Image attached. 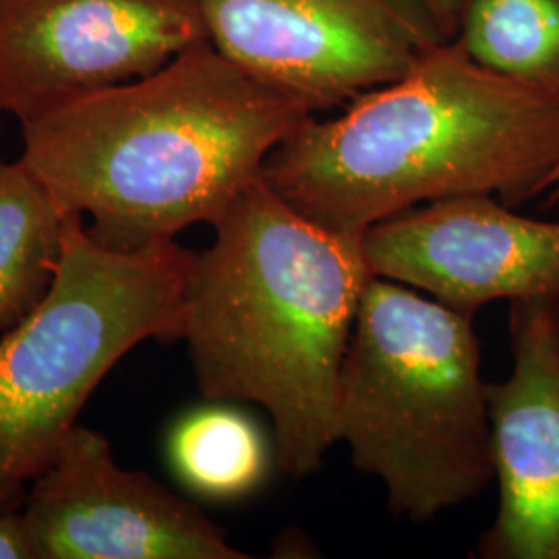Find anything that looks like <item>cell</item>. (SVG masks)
Instances as JSON below:
<instances>
[{
    "label": "cell",
    "instance_id": "6da1fadb",
    "mask_svg": "<svg viewBox=\"0 0 559 559\" xmlns=\"http://www.w3.org/2000/svg\"><path fill=\"white\" fill-rule=\"evenodd\" d=\"M309 115L201 41L23 122L20 160L94 239L140 249L212 226Z\"/></svg>",
    "mask_w": 559,
    "mask_h": 559
},
{
    "label": "cell",
    "instance_id": "ba28073f",
    "mask_svg": "<svg viewBox=\"0 0 559 559\" xmlns=\"http://www.w3.org/2000/svg\"><path fill=\"white\" fill-rule=\"evenodd\" d=\"M34 559H245L226 531L160 480L122 468L100 431L75 425L27 489Z\"/></svg>",
    "mask_w": 559,
    "mask_h": 559
},
{
    "label": "cell",
    "instance_id": "3957f363",
    "mask_svg": "<svg viewBox=\"0 0 559 559\" xmlns=\"http://www.w3.org/2000/svg\"><path fill=\"white\" fill-rule=\"evenodd\" d=\"M182 297L180 340L203 399L253 402L280 468L318 473L340 441L342 365L365 286L360 240L309 221L263 180L212 224Z\"/></svg>",
    "mask_w": 559,
    "mask_h": 559
},
{
    "label": "cell",
    "instance_id": "8992f818",
    "mask_svg": "<svg viewBox=\"0 0 559 559\" xmlns=\"http://www.w3.org/2000/svg\"><path fill=\"white\" fill-rule=\"evenodd\" d=\"M207 41L313 115L399 80L441 34L425 0H193Z\"/></svg>",
    "mask_w": 559,
    "mask_h": 559
},
{
    "label": "cell",
    "instance_id": "ac0fdd59",
    "mask_svg": "<svg viewBox=\"0 0 559 559\" xmlns=\"http://www.w3.org/2000/svg\"><path fill=\"white\" fill-rule=\"evenodd\" d=\"M2 115H4V112H2V110H0V117H2Z\"/></svg>",
    "mask_w": 559,
    "mask_h": 559
},
{
    "label": "cell",
    "instance_id": "277c9868",
    "mask_svg": "<svg viewBox=\"0 0 559 559\" xmlns=\"http://www.w3.org/2000/svg\"><path fill=\"white\" fill-rule=\"evenodd\" d=\"M338 425L400 519L479 498L496 466L473 316L371 276L342 365Z\"/></svg>",
    "mask_w": 559,
    "mask_h": 559
},
{
    "label": "cell",
    "instance_id": "8fae6325",
    "mask_svg": "<svg viewBox=\"0 0 559 559\" xmlns=\"http://www.w3.org/2000/svg\"><path fill=\"white\" fill-rule=\"evenodd\" d=\"M71 216L23 162L0 160V336L50 293Z\"/></svg>",
    "mask_w": 559,
    "mask_h": 559
},
{
    "label": "cell",
    "instance_id": "9c48e42d",
    "mask_svg": "<svg viewBox=\"0 0 559 559\" xmlns=\"http://www.w3.org/2000/svg\"><path fill=\"white\" fill-rule=\"evenodd\" d=\"M373 276L475 316L496 300L559 297V221L520 216L496 195L423 203L360 239Z\"/></svg>",
    "mask_w": 559,
    "mask_h": 559
},
{
    "label": "cell",
    "instance_id": "52a82bcc",
    "mask_svg": "<svg viewBox=\"0 0 559 559\" xmlns=\"http://www.w3.org/2000/svg\"><path fill=\"white\" fill-rule=\"evenodd\" d=\"M201 41L193 0H0V110L23 124Z\"/></svg>",
    "mask_w": 559,
    "mask_h": 559
},
{
    "label": "cell",
    "instance_id": "2e32d148",
    "mask_svg": "<svg viewBox=\"0 0 559 559\" xmlns=\"http://www.w3.org/2000/svg\"><path fill=\"white\" fill-rule=\"evenodd\" d=\"M559 205V166L558 170L554 173V177L547 185V191L543 193V210H551V207H558Z\"/></svg>",
    "mask_w": 559,
    "mask_h": 559
},
{
    "label": "cell",
    "instance_id": "5b68a950",
    "mask_svg": "<svg viewBox=\"0 0 559 559\" xmlns=\"http://www.w3.org/2000/svg\"><path fill=\"white\" fill-rule=\"evenodd\" d=\"M193 258L175 239L115 249L69 218L50 293L0 336V514L21 510L124 355L145 340H180Z\"/></svg>",
    "mask_w": 559,
    "mask_h": 559
},
{
    "label": "cell",
    "instance_id": "9a60e30c",
    "mask_svg": "<svg viewBox=\"0 0 559 559\" xmlns=\"http://www.w3.org/2000/svg\"><path fill=\"white\" fill-rule=\"evenodd\" d=\"M433 20L438 23L441 34L450 40L459 34L460 21L464 15L468 0H425Z\"/></svg>",
    "mask_w": 559,
    "mask_h": 559
},
{
    "label": "cell",
    "instance_id": "5bb4252c",
    "mask_svg": "<svg viewBox=\"0 0 559 559\" xmlns=\"http://www.w3.org/2000/svg\"><path fill=\"white\" fill-rule=\"evenodd\" d=\"M0 559H34L20 510L0 514Z\"/></svg>",
    "mask_w": 559,
    "mask_h": 559
},
{
    "label": "cell",
    "instance_id": "30bf717a",
    "mask_svg": "<svg viewBox=\"0 0 559 559\" xmlns=\"http://www.w3.org/2000/svg\"><path fill=\"white\" fill-rule=\"evenodd\" d=\"M512 371L487 381L498 514L480 559H559L558 297L510 302Z\"/></svg>",
    "mask_w": 559,
    "mask_h": 559
},
{
    "label": "cell",
    "instance_id": "7a4b0ae2",
    "mask_svg": "<svg viewBox=\"0 0 559 559\" xmlns=\"http://www.w3.org/2000/svg\"><path fill=\"white\" fill-rule=\"evenodd\" d=\"M558 166V92L500 75L450 38L336 119L309 115L263 180L309 221L360 240L431 201L485 193L524 205Z\"/></svg>",
    "mask_w": 559,
    "mask_h": 559
},
{
    "label": "cell",
    "instance_id": "7c38bea8",
    "mask_svg": "<svg viewBox=\"0 0 559 559\" xmlns=\"http://www.w3.org/2000/svg\"><path fill=\"white\" fill-rule=\"evenodd\" d=\"M454 38L483 67L559 94V0H468Z\"/></svg>",
    "mask_w": 559,
    "mask_h": 559
},
{
    "label": "cell",
    "instance_id": "e0dca14e",
    "mask_svg": "<svg viewBox=\"0 0 559 559\" xmlns=\"http://www.w3.org/2000/svg\"><path fill=\"white\" fill-rule=\"evenodd\" d=\"M558 325H559V297H558Z\"/></svg>",
    "mask_w": 559,
    "mask_h": 559
},
{
    "label": "cell",
    "instance_id": "4fadbf2b",
    "mask_svg": "<svg viewBox=\"0 0 559 559\" xmlns=\"http://www.w3.org/2000/svg\"><path fill=\"white\" fill-rule=\"evenodd\" d=\"M168 459L177 477L195 493L233 500L260 485L270 454L253 420L228 406H207L175 425Z\"/></svg>",
    "mask_w": 559,
    "mask_h": 559
}]
</instances>
